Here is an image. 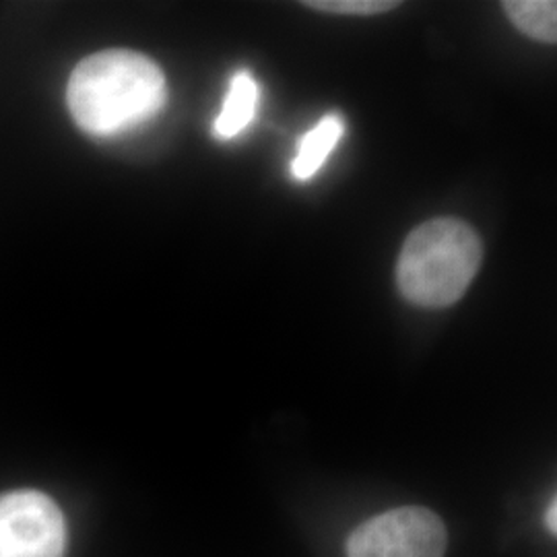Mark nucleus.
Masks as SVG:
<instances>
[{
  "instance_id": "7",
  "label": "nucleus",
  "mask_w": 557,
  "mask_h": 557,
  "mask_svg": "<svg viewBox=\"0 0 557 557\" xmlns=\"http://www.w3.org/2000/svg\"><path fill=\"white\" fill-rule=\"evenodd\" d=\"M518 29L533 40H557V2L554 0H508L502 4Z\"/></svg>"
},
{
  "instance_id": "6",
  "label": "nucleus",
  "mask_w": 557,
  "mask_h": 557,
  "mask_svg": "<svg viewBox=\"0 0 557 557\" xmlns=\"http://www.w3.org/2000/svg\"><path fill=\"white\" fill-rule=\"evenodd\" d=\"M343 133L345 122L338 114H329L320 120L312 131H308L299 139L298 153L292 163V174L298 180L312 178L324 165V161L329 160Z\"/></svg>"
},
{
  "instance_id": "5",
  "label": "nucleus",
  "mask_w": 557,
  "mask_h": 557,
  "mask_svg": "<svg viewBox=\"0 0 557 557\" xmlns=\"http://www.w3.org/2000/svg\"><path fill=\"white\" fill-rule=\"evenodd\" d=\"M259 103V85L250 73H238L230 83L227 96L223 100L220 116L215 119L213 131L220 139L238 137L239 133L252 122Z\"/></svg>"
},
{
  "instance_id": "9",
  "label": "nucleus",
  "mask_w": 557,
  "mask_h": 557,
  "mask_svg": "<svg viewBox=\"0 0 557 557\" xmlns=\"http://www.w3.org/2000/svg\"><path fill=\"white\" fill-rule=\"evenodd\" d=\"M556 510V502H552V504H549V510H547V527L552 529V533H556L557 529Z\"/></svg>"
},
{
  "instance_id": "3",
  "label": "nucleus",
  "mask_w": 557,
  "mask_h": 557,
  "mask_svg": "<svg viewBox=\"0 0 557 557\" xmlns=\"http://www.w3.org/2000/svg\"><path fill=\"white\" fill-rule=\"evenodd\" d=\"M446 547L442 518L421 506H405L359 524L347 541V556L444 557Z\"/></svg>"
},
{
  "instance_id": "4",
  "label": "nucleus",
  "mask_w": 557,
  "mask_h": 557,
  "mask_svg": "<svg viewBox=\"0 0 557 557\" xmlns=\"http://www.w3.org/2000/svg\"><path fill=\"white\" fill-rule=\"evenodd\" d=\"M66 522L57 502L21 490L0 496V557H64Z\"/></svg>"
},
{
  "instance_id": "2",
  "label": "nucleus",
  "mask_w": 557,
  "mask_h": 557,
  "mask_svg": "<svg viewBox=\"0 0 557 557\" xmlns=\"http://www.w3.org/2000/svg\"><path fill=\"white\" fill-rule=\"evenodd\" d=\"M481 259V239L469 223L428 221L409 234L400 250L398 289L421 308L453 306L478 275Z\"/></svg>"
},
{
  "instance_id": "1",
  "label": "nucleus",
  "mask_w": 557,
  "mask_h": 557,
  "mask_svg": "<svg viewBox=\"0 0 557 557\" xmlns=\"http://www.w3.org/2000/svg\"><path fill=\"white\" fill-rule=\"evenodd\" d=\"M168 101L160 66L133 50H103L81 60L66 103L81 131L114 137L158 116Z\"/></svg>"
},
{
  "instance_id": "8",
  "label": "nucleus",
  "mask_w": 557,
  "mask_h": 557,
  "mask_svg": "<svg viewBox=\"0 0 557 557\" xmlns=\"http://www.w3.org/2000/svg\"><path fill=\"white\" fill-rule=\"evenodd\" d=\"M304 4L310 9L322 11V13L358 15V17L380 15V13H386V11L398 7V2L395 0H310Z\"/></svg>"
}]
</instances>
